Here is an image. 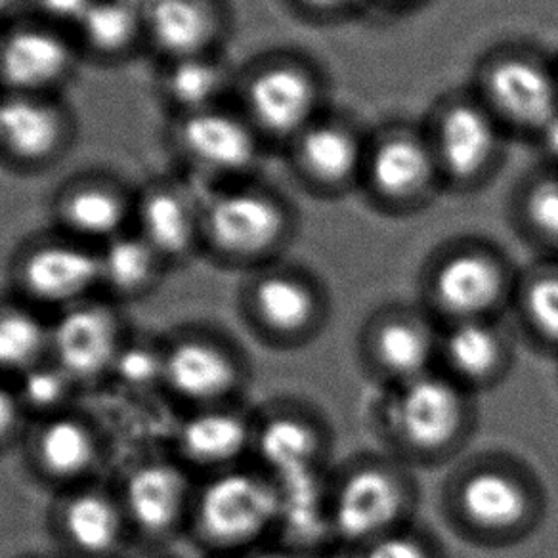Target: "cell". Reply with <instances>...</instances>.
<instances>
[{
  "label": "cell",
  "mask_w": 558,
  "mask_h": 558,
  "mask_svg": "<svg viewBox=\"0 0 558 558\" xmlns=\"http://www.w3.org/2000/svg\"><path fill=\"white\" fill-rule=\"evenodd\" d=\"M281 517L278 482L256 465H241L207 474L195 486L187 532L217 558L245 557L278 534Z\"/></svg>",
  "instance_id": "obj_1"
},
{
  "label": "cell",
  "mask_w": 558,
  "mask_h": 558,
  "mask_svg": "<svg viewBox=\"0 0 558 558\" xmlns=\"http://www.w3.org/2000/svg\"><path fill=\"white\" fill-rule=\"evenodd\" d=\"M383 427L400 453L423 463L450 458L473 425L469 390L444 372H430L390 388Z\"/></svg>",
  "instance_id": "obj_2"
},
{
  "label": "cell",
  "mask_w": 558,
  "mask_h": 558,
  "mask_svg": "<svg viewBox=\"0 0 558 558\" xmlns=\"http://www.w3.org/2000/svg\"><path fill=\"white\" fill-rule=\"evenodd\" d=\"M415 488L402 469L362 459L327 486V522L335 539L357 550L383 535L408 526Z\"/></svg>",
  "instance_id": "obj_3"
},
{
  "label": "cell",
  "mask_w": 558,
  "mask_h": 558,
  "mask_svg": "<svg viewBox=\"0 0 558 558\" xmlns=\"http://www.w3.org/2000/svg\"><path fill=\"white\" fill-rule=\"evenodd\" d=\"M448 504L461 530L486 543L517 542L542 517V497L534 481L519 466L497 459L461 471Z\"/></svg>",
  "instance_id": "obj_4"
},
{
  "label": "cell",
  "mask_w": 558,
  "mask_h": 558,
  "mask_svg": "<svg viewBox=\"0 0 558 558\" xmlns=\"http://www.w3.org/2000/svg\"><path fill=\"white\" fill-rule=\"evenodd\" d=\"M288 215L270 195L228 187L202 203V245L222 263H266L288 235Z\"/></svg>",
  "instance_id": "obj_5"
},
{
  "label": "cell",
  "mask_w": 558,
  "mask_h": 558,
  "mask_svg": "<svg viewBox=\"0 0 558 558\" xmlns=\"http://www.w3.org/2000/svg\"><path fill=\"white\" fill-rule=\"evenodd\" d=\"M12 281L35 308H70L100 291L98 247L63 233L32 241L14 258Z\"/></svg>",
  "instance_id": "obj_6"
},
{
  "label": "cell",
  "mask_w": 558,
  "mask_h": 558,
  "mask_svg": "<svg viewBox=\"0 0 558 558\" xmlns=\"http://www.w3.org/2000/svg\"><path fill=\"white\" fill-rule=\"evenodd\" d=\"M241 308L251 331L281 349L312 341L329 312L318 283L293 270L260 271L243 291Z\"/></svg>",
  "instance_id": "obj_7"
},
{
  "label": "cell",
  "mask_w": 558,
  "mask_h": 558,
  "mask_svg": "<svg viewBox=\"0 0 558 558\" xmlns=\"http://www.w3.org/2000/svg\"><path fill=\"white\" fill-rule=\"evenodd\" d=\"M247 367L230 342L207 331H184L163 344V383L190 410L235 402Z\"/></svg>",
  "instance_id": "obj_8"
},
{
  "label": "cell",
  "mask_w": 558,
  "mask_h": 558,
  "mask_svg": "<svg viewBox=\"0 0 558 558\" xmlns=\"http://www.w3.org/2000/svg\"><path fill=\"white\" fill-rule=\"evenodd\" d=\"M507 264L484 248L451 251L433 266L427 279L430 308L446 319H494L514 299Z\"/></svg>",
  "instance_id": "obj_9"
},
{
  "label": "cell",
  "mask_w": 558,
  "mask_h": 558,
  "mask_svg": "<svg viewBox=\"0 0 558 558\" xmlns=\"http://www.w3.org/2000/svg\"><path fill=\"white\" fill-rule=\"evenodd\" d=\"M77 43L70 32L37 17L0 29V93L56 96L77 70Z\"/></svg>",
  "instance_id": "obj_10"
},
{
  "label": "cell",
  "mask_w": 558,
  "mask_h": 558,
  "mask_svg": "<svg viewBox=\"0 0 558 558\" xmlns=\"http://www.w3.org/2000/svg\"><path fill=\"white\" fill-rule=\"evenodd\" d=\"M126 339L116 304L93 296L50 318L48 357L77 385H86L111 375Z\"/></svg>",
  "instance_id": "obj_11"
},
{
  "label": "cell",
  "mask_w": 558,
  "mask_h": 558,
  "mask_svg": "<svg viewBox=\"0 0 558 558\" xmlns=\"http://www.w3.org/2000/svg\"><path fill=\"white\" fill-rule=\"evenodd\" d=\"M195 486L190 469L179 459H146L131 466L117 496L132 534L159 542L187 530Z\"/></svg>",
  "instance_id": "obj_12"
},
{
  "label": "cell",
  "mask_w": 558,
  "mask_h": 558,
  "mask_svg": "<svg viewBox=\"0 0 558 558\" xmlns=\"http://www.w3.org/2000/svg\"><path fill=\"white\" fill-rule=\"evenodd\" d=\"M362 354L390 388L436 372L440 331L423 312L392 306L377 312L362 335Z\"/></svg>",
  "instance_id": "obj_13"
},
{
  "label": "cell",
  "mask_w": 558,
  "mask_h": 558,
  "mask_svg": "<svg viewBox=\"0 0 558 558\" xmlns=\"http://www.w3.org/2000/svg\"><path fill=\"white\" fill-rule=\"evenodd\" d=\"M172 142L180 157L203 177H238L258 156L255 126L222 106L177 117Z\"/></svg>",
  "instance_id": "obj_14"
},
{
  "label": "cell",
  "mask_w": 558,
  "mask_h": 558,
  "mask_svg": "<svg viewBox=\"0 0 558 558\" xmlns=\"http://www.w3.org/2000/svg\"><path fill=\"white\" fill-rule=\"evenodd\" d=\"M73 123L56 96L0 93V154L20 169H43L70 148Z\"/></svg>",
  "instance_id": "obj_15"
},
{
  "label": "cell",
  "mask_w": 558,
  "mask_h": 558,
  "mask_svg": "<svg viewBox=\"0 0 558 558\" xmlns=\"http://www.w3.org/2000/svg\"><path fill=\"white\" fill-rule=\"evenodd\" d=\"M52 522L58 542L75 558H117L132 534L117 492L90 482L63 489Z\"/></svg>",
  "instance_id": "obj_16"
},
{
  "label": "cell",
  "mask_w": 558,
  "mask_h": 558,
  "mask_svg": "<svg viewBox=\"0 0 558 558\" xmlns=\"http://www.w3.org/2000/svg\"><path fill=\"white\" fill-rule=\"evenodd\" d=\"M255 415L238 403L190 410L174 436L177 459L190 471L215 474L247 465L253 458Z\"/></svg>",
  "instance_id": "obj_17"
},
{
  "label": "cell",
  "mask_w": 558,
  "mask_h": 558,
  "mask_svg": "<svg viewBox=\"0 0 558 558\" xmlns=\"http://www.w3.org/2000/svg\"><path fill=\"white\" fill-rule=\"evenodd\" d=\"M326 453V428L311 413L281 405L255 417V465L279 484L319 474Z\"/></svg>",
  "instance_id": "obj_18"
},
{
  "label": "cell",
  "mask_w": 558,
  "mask_h": 558,
  "mask_svg": "<svg viewBox=\"0 0 558 558\" xmlns=\"http://www.w3.org/2000/svg\"><path fill=\"white\" fill-rule=\"evenodd\" d=\"M100 458L96 428L73 411L37 418L27 433V459L33 471L63 489L90 482Z\"/></svg>",
  "instance_id": "obj_19"
},
{
  "label": "cell",
  "mask_w": 558,
  "mask_h": 558,
  "mask_svg": "<svg viewBox=\"0 0 558 558\" xmlns=\"http://www.w3.org/2000/svg\"><path fill=\"white\" fill-rule=\"evenodd\" d=\"M218 0H148L144 4L146 47L163 62L215 54L225 37Z\"/></svg>",
  "instance_id": "obj_20"
},
{
  "label": "cell",
  "mask_w": 558,
  "mask_h": 558,
  "mask_svg": "<svg viewBox=\"0 0 558 558\" xmlns=\"http://www.w3.org/2000/svg\"><path fill=\"white\" fill-rule=\"evenodd\" d=\"M243 98L245 117L255 131L291 136L311 126L318 90L306 71L291 63H274L248 77Z\"/></svg>",
  "instance_id": "obj_21"
},
{
  "label": "cell",
  "mask_w": 558,
  "mask_h": 558,
  "mask_svg": "<svg viewBox=\"0 0 558 558\" xmlns=\"http://www.w3.org/2000/svg\"><path fill=\"white\" fill-rule=\"evenodd\" d=\"M60 233L100 247L132 228L134 197L104 177H85L65 184L54 199Z\"/></svg>",
  "instance_id": "obj_22"
},
{
  "label": "cell",
  "mask_w": 558,
  "mask_h": 558,
  "mask_svg": "<svg viewBox=\"0 0 558 558\" xmlns=\"http://www.w3.org/2000/svg\"><path fill=\"white\" fill-rule=\"evenodd\" d=\"M132 230L148 241L165 266L186 263L202 248V203L172 184H154L134 197Z\"/></svg>",
  "instance_id": "obj_23"
},
{
  "label": "cell",
  "mask_w": 558,
  "mask_h": 558,
  "mask_svg": "<svg viewBox=\"0 0 558 558\" xmlns=\"http://www.w3.org/2000/svg\"><path fill=\"white\" fill-rule=\"evenodd\" d=\"M444 373L466 390L496 385L511 365V349L494 319L453 322L440 331Z\"/></svg>",
  "instance_id": "obj_24"
},
{
  "label": "cell",
  "mask_w": 558,
  "mask_h": 558,
  "mask_svg": "<svg viewBox=\"0 0 558 558\" xmlns=\"http://www.w3.org/2000/svg\"><path fill=\"white\" fill-rule=\"evenodd\" d=\"M486 88L501 116L527 129H539L558 113V93L555 81L542 65L509 58L488 71Z\"/></svg>",
  "instance_id": "obj_25"
},
{
  "label": "cell",
  "mask_w": 558,
  "mask_h": 558,
  "mask_svg": "<svg viewBox=\"0 0 558 558\" xmlns=\"http://www.w3.org/2000/svg\"><path fill=\"white\" fill-rule=\"evenodd\" d=\"M71 35L81 54L119 62L146 45L144 7L134 0H93Z\"/></svg>",
  "instance_id": "obj_26"
},
{
  "label": "cell",
  "mask_w": 558,
  "mask_h": 558,
  "mask_svg": "<svg viewBox=\"0 0 558 558\" xmlns=\"http://www.w3.org/2000/svg\"><path fill=\"white\" fill-rule=\"evenodd\" d=\"M438 157L451 177L469 180L488 167L497 149L496 124L484 109L458 104L438 126Z\"/></svg>",
  "instance_id": "obj_27"
},
{
  "label": "cell",
  "mask_w": 558,
  "mask_h": 558,
  "mask_svg": "<svg viewBox=\"0 0 558 558\" xmlns=\"http://www.w3.org/2000/svg\"><path fill=\"white\" fill-rule=\"evenodd\" d=\"M100 291L111 299H140L157 288L167 270L163 260L136 230L119 233L98 247Z\"/></svg>",
  "instance_id": "obj_28"
},
{
  "label": "cell",
  "mask_w": 558,
  "mask_h": 558,
  "mask_svg": "<svg viewBox=\"0 0 558 558\" xmlns=\"http://www.w3.org/2000/svg\"><path fill=\"white\" fill-rule=\"evenodd\" d=\"M230 83V70L215 52L165 63L159 86L163 100L179 117L220 108Z\"/></svg>",
  "instance_id": "obj_29"
},
{
  "label": "cell",
  "mask_w": 558,
  "mask_h": 558,
  "mask_svg": "<svg viewBox=\"0 0 558 558\" xmlns=\"http://www.w3.org/2000/svg\"><path fill=\"white\" fill-rule=\"evenodd\" d=\"M435 167V154L411 136L385 140L369 161L373 186L395 202L423 194L433 182Z\"/></svg>",
  "instance_id": "obj_30"
},
{
  "label": "cell",
  "mask_w": 558,
  "mask_h": 558,
  "mask_svg": "<svg viewBox=\"0 0 558 558\" xmlns=\"http://www.w3.org/2000/svg\"><path fill=\"white\" fill-rule=\"evenodd\" d=\"M50 319L32 304H0V377L16 379L33 365L47 360Z\"/></svg>",
  "instance_id": "obj_31"
},
{
  "label": "cell",
  "mask_w": 558,
  "mask_h": 558,
  "mask_svg": "<svg viewBox=\"0 0 558 558\" xmlns=\"http://www.w3.org/2000/svg\"><path fill=\"white\" fill-rule=\"evenodd\" d=\"M299 159L312 179L337 186L354 177L362 154L352 132L339 124H314L301 134Z\"/></svg>",
  "instance_id": "obj_32"
},
{
  "label": "cell",
  "mask_w": 558,
  "mask_h": 558,
  "mask_svg": "<svg viewBox=\"0 0 558 558\" xmlns=\"http://www.w3.org/2000/svg\"><path fill=\"white\" fill-rule=\"evenodd\" d=\"M512 303L530 335L558 350V268L537 270L514 289Z\"/></svg>",
  "instance_id": "obj_33"
},
{
  "label": "cell",
  "mask_w": 558,
  "mask_h": 558,
  "mask_svg": "<svg viewBox=\"0 0 558 558\" xmlns=\"http://www.w3.org/2000/svg\"><path fill=\"white\" fill-rule=\"evenodd\" d=\"M17 398L29 418H43L65 411L71 396L78 387L60 365L50 357L33 365L27 372L12 379Z\"/></svg>",
  "instance_id": "obj_34"
},
{
  "label": "cell",
  "mask_w": 558,
  "mask_h": 558,
  "mask_svg": "<svg viewBox=\"0 0 558 558\" xmlns=\"http://www.w3.org/2000/svg\"><path fill=\"white\" fill-rule=\"evenodd\" d=\"M111 377L124 387L146 390L163 383V344L126 339L117 356Z\"/></svg>",
  "instance_id": "obj_35"
},
{
  "label": "cell",
  "mask_w": 558,
  "mask_h": 558,
  "mask_svg": "<svg viewBox=\"0 0 558 558\" xmlns=\"http://www.w3.org/2000/svg\"><path fill=\"white\" fill-rule=\"evenodd\" d=\"M360 558H440V555L435 543L408 524L362 547Z\"/></svg>",
  "instance_id": "obj_36"
},
{
  "label": "cell",
  "mask_w": 558,
  "mask_h": 558,
  "mask_svg": "<svg viewBox=\"0 0 558 558\" xmlns=\"http://www.w3.org/2000/svg\"><path fill=\"white\" fill-rule=\"evenodd\" d=\"M526 218L543 240L558 245V179L542 180L530 190Z\"/></svg>",
  "instance_id": "obj_37"
},
{
  "label": "cell",
  "mask_w": 558,
  "mask_h": 558,
  "mask_svg": "<svg viewBox=\"0 0 558 558\" xmlns=\"http://www.w3.org/2000/svg\"><path fill=\"white\" fill-rule=\"evenodd\" d=\"M27 2L37 20L70 33L77 27L81 17L85 16L86 10L93 4V0H27Z\"/></svg>",
  "instance_id": "obj_38"
},
{
  "label": "cell",
  "mask_w": 558,
  "mask_h": 558,
  "mask_svg": "<svg viewBox=\"0 0 558 558\" xmlns=\"http://www.w3.org/2000/svg\"><path fill=\"white\" fill-rule=\"evenodd\" d=\"M27 418L14 383L0 377V450H7L10 444L16 442Z\"/></svg>",
  "instance_id": "obj_39"
},
{
  "label": "cell",
  "mask_w": 558,
  "mask_h": 558,
  "mask_svg": "<svg viewBox=\"0 0 558 558\" xmlns=\"http://www.w3.org/2000/svg\"><path fill=\"white\" fill-rule=\"evenodd\" d=\"M543 144L550 156L558 159V113L550 119L549 123L543 126Z\"/></svg>",
  "instance_id": "obj_40"
},
{
  "label": "cell",
  "mask_w": 558,
  "mask_h": 558,
  "mask_svg": "<svg viewBox=\"0 0 558 558\" xmlns=\"http://www.w3.org/2000/svg\"><path fill=\"white\" fill-rule=\"evenodd\" d=\"M303 2H306L308 7H312V9L339 10L344 9V7H350V4H354L356 0H303Z\"/></svg>",
  "instance_id": "obj_41"
},
{
  "label": "cell",
  "mask_w": 558,
  "mask_h": 558,
  "mask_svg": "<svg viewBox=\"0 0 558 558\" xmlns=\"http://www.w3.org/2000/svg\"><path fill=\"white\" fill-rule=\"evenodd\" d=\"M24 0H0V24L10 22Z\"/></svg>",
  "instance_id": "obj_42"
},
{
  "label": "cell",
  "mask_w": 558,
  "mask_h": 558,
  "mask_svg": "<svg viewBox=\"0 0 558 558\" xmlns=\"http://www.w3.org/2000/svg\"><path fill=\"white\" fill-rule=\"evenodd\" d=\"M266 558H314L308 555H301V553H291V555H278V557H266Z\"/></svg>",
  "instance_id": "obj_43"
},
{
  "label": "cell",
  "mask_w": 558,
  "mask_h": 558,
  "mask_svg": "<svg viewBox=\"0 0 558 558\" xmlns=\"http://www.w3.org/2000/svg\"><path fill=\"white\" fill-rule=\"evenodd\" d=\"M232 558H266L264 555H245V557H232Z\"/></svg>",
  "instance_id": "obj_44"
}]
</instances>
